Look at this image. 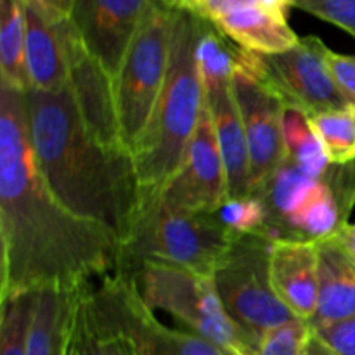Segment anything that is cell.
I'll return each mask as SVG.
<instances>
[{
	"label": "cell",
	"instance_id": "34",
	"mask_svg": "<svg viewBox=\"0 0 355 355\" xmlns=\"http://www.w3.org/2000/svg\"><path fill=\"white\" fill-rule=\"evenodd\" d=\"M333 238L355 260V224H350V222L343 224Z\"/></svg>",
	"mask_w": 355,
	"mask_h": 355
},
{
	"label": "cell",
	"instance_id": "1",
	"mask_svg": "<svg viewBox=\"0 0 355 355\" xmlns=\"http://www.w3.org/2000/svg\"><path fill=\"white\" fill-rule=\"evenodd\" d=\"M0 302L45 288L75 290L114 272L120 241L71 214L40 175L24 90L0 82Z\"/></svg>",
	"mask_w": 355,
	"mask_h": 355
},
{
	"label": "cell",
	"instance_id": "4",
	"mask_svg": "<svg viewBox=\"0 0 355 355\" xmlns=\"http://www.w3.org/2000/svg\"><path fill=\"white\" fill-rule=\"evenodd\" d=\"M232 238L234 234L215 214L173 210L155 191H142L130 229L120 241L114 272L125 274L153 260L211 276Z\"/></svg>",
	"mask_w": 355,
	"mask_h": 355
},
{
	"label": "cell",
	"instance_id": "8",
	"mask_svg": "<svg viewBox=\"0 0 355 355\" xmlns=\"http://www.w3.org/2000/svg\"><path fill=\"white\" fill-rule=\"evenodd\" d=\"M173 9L153 3L113 78L121 141L130 151L144 132L165 83L172 47Z\"/></svg>",
	"mask_w": 355,
	"mask_h": 355
},
{
	"label": "cell",
	"instance_id": "24",
	"mask_svg": "<svg viewBox=\"0 0 355 355\" xmlns=\"http://www.w3.org/2000/svg\"><path fill=\"white\" fill-rule=\"evenodd\" d=\"M37 293L0 302V355H26Z\"/></svg>",
	"mask_w": 355,
	"mask_h": 355
},
{
	"label": "cell",
	"instance_id": "3",
	"mask_svg": "<svg viewBox=\"0 0 355 355\" xmlns=\"http://www.w3.org/2000/svg\"><path fill=\"white\" fill-rule=\"evenodd\" d=\"M201 17L173 9L172 47L165 83L151 118L132 149L142 191H159L187 155L205 110V87L196 62Z\"/></svg>",
	"mask_w": 355,
	"mask_h": 355
},
{
	"label": "cell",
	"instance_id": "35",
	"mask_svg": "<svg viewBox=\"0 0 355 355\" xmlns=\"http://www.w3.org/2000/svg\"><path fill=\"white\" fill-rule=\"evenodd\" d=\"M307 355H338V354H336L333 349H329V347L319 338L318 333H314V338H312Z\"/></svg>",
	"mask_w": 355,
	"mask_h": 355
},
{
	"label": "cell",
	"instance_id": "5",
	"mask_svg": "<svg viewBox=\"0 0 355 355\" xmlns=\"http://www.w3.org/2000/svg\"><path fill=\"white\" fill-rule=\"evenodd\" d=\"M121 274V272H118ZM153 311H163L187 331L232 355H253V342L234 324L222 305L214 276L166 262L146 260L125 272Z\"/></svg>",
	"mask_w": 355,
	"mask_h": 355
},
{
	"label": "cell",
	"instance_id": "22",
	"mask_svg": "<svg viewBox=\"0 0 355 355\" xmlns=\"http://www.w3.org/2000/svg\"><path fill=\"white\" fill-rule=\"evenodd\" d=\"M283 135L286 159L314 179L322 180L331 163L326 155L322 141L312 125L311 114L300 107L284 106Z\"/></svg>",
	"mask_w": 355,
	"mask_h": 355
},
{
	"label": "cell",
	"instance_id": "6",
	"mask_svg": "<svg viewBox=\"0 0 355 355\" xmlns=\"http://www.w3.org/2000/svg\"><path fill=\"white\" fill-rule=\"evenodd\" d=\"M94 328L127 336L137 355H232L193 331L168 328L155 315L130 277L113 272L83 297Z\"/></svg>",
	"mask_w": 355,
	"mask_h": 355
},
{
	"label": "cell",
	"instance_id": "13",
	"mask_svg": "<svg viewBox=\"0 0 355 355\" xmlns=\"http://www.w3.org/2000/svg\"><path fill=\"white\" fill-rule=\"evenodd\" d=\"M68 89L94 137L106 148L128 151L118 127L113 78L87 51L71 23L68 37Z\"/></svg>",
	"mask_w": 355,
	"mask_h": 355
},
{
	"label": "cell",
	"instance_id": "7",
	"mask_svg": "<svg viewBox=\"0 0 355 355\" xmlns=\"http://www.w3.org/2000/svg\"><path fill=\"white\" fill-rule=\"evenodd\" d=\"M272 241L267 234H234L211 274L225 312L252 340L253 349L263 333L297 319L270 283Z\"/></svg>",
	"mask_w": 355,
	"mask_h": 355
},
{
	"label": "cell",
	"instance_id": "14",
	"mask_svg": "<svg viewBox=\"0 0 355 355\" xmlns=\"http://www.w3.org/2000/svg\"><path fill=\"white\" fill-rule=\"evenodd\" d=\"M270 283L277 298L297 319L311 321L319 305V248L305 239H274Z\"/></svg>",
	"mask_w": 355,
	"mask_h": 355
},
{
	"label": "cell",
	"instance_id": "21",
	"mask_svg": "<svg viewBox=\"0 0 355 355\" xmlns=\"http://www.w3.org/2000/svg\"><path fill=\"white\" fill-rule=\"evenodd\" d=\"M0 82L30 90L24 0H0Z\"/></svg>",
	"mask_w": 355,
	"mask_h": 355
},
{
	"label": "cell",
	"instance_id": "15",
	"mask_svg": "<svg viewBox=\"0 0 355 355\" xmlns=\"http://www.w3.org/2000/svg\"><path fill=\"white\" fill-rule=\"evenodd\" d=\"M205 103L224 159L229 198L248 196L252 194V166L245 128L232 92V80L205 87Z\"/></svg>",
	"mask_w": 355,
	"mask_h": 355
},
{
	"label": "cell",
	"instance_id": "9",
	"mask_svg": "<svg viewBox=\"0 0 355 355\" xmlns=\"http://www.w3.org/2000/svg\"><path fill=\"white\" fill-rule=\"evenodd\" d=\"M328 55L324 42L311 35L279 54L262 55L241 49L239 64L274 90L284 106L315 114L347 107L329 71Z\"/></svg>",
	"mask_w": 355,
	"mask_h": 355
},
{
	"label": "cell",
	"instance_id": "32",
	"mask_svg": "<svg viewBox=\"0 0 355 355\" xmlns=\"http://www.w3.org/2000/svg\"><path fill=\"white\" fill-rule=\"evenodd\" d=\"M314 331L338 355H355V318L314 329Z\"/></svg>",
	"mask_w": 355,
	"mask_h": 355
},
{
	"label": "cell",
	"instance_id": "31",
	"mask_svg": "<svg viewBox=\"0 0 355 355\" xmlns=\"http://www.w3.org/2000/svg\"><path fill=\"white\" fill-rule=\"evenodd\" d=\"M253 6H269L272 9L279 10L274 6L272 0H193L191 12L198 14V16L210 21V23H215V21L227 16V14ZM279 12H283V10H279Z\"/></svg>",
	"mask_w": 355,
	"mask_h": 355
},
{
	"label": "cell",
	"instance_id": "10",
	"mask_svg": "<svg viewBox=\"0 0 355 355\" xmlns=\"http://www.w3.org/2000/svg\"><path fill=\"white\" fill-rule=\"evenodd\" d=\"M232 92L245 128L252 166V194H255L286 159L283 135L284 103L241 64H238L232 76Z\"/></svg>",
	"mask_w": 355,
	"mask_h": 355
},
{
	"label": "cell",
	"instance_id": "16",
	"mask_svg": "<svg viewBox=\"0 0 355 355\" xmlns=\"http://www.w3.org/2000/svg\"><path fill=\"white\" fill-rule=\"evenodd\" d=\"M69 19L52 21L26 6V68L30 89L58 92L68 87Z\"/></svg>",
	"mask_w": 355,
	"mask_h": 355
},
{
	"label": "cell",
	"instance_id": "25",
	"mask_svg": "<svg viewBox=\"0 0 355 355\" xmlns=\"http://www.w3.org/2000/svg\"><path fill=\"white\" fill-rule=\"evenodd\" d=\"M217 218L232 234H267L270 236L269 211L262 198L255 194L229 198L217 211Z\"/></svg>",
	"mask_w": 355,
	"mask_h": 355
},
{
	"label": "cell",
	"instance_id": "18",
	"mask_svg": "<svg viewBox=\"0 0 355 355\" xmlns=\"http://www.w3.org/2000/svg\"><path fill=\"white\" fill-rule=\"evenodd\" d=\"M319 305L311 319L314 329L355 318V260L335 238L318 243Z\"/></svg>",
	"mask_w": 355,
	"mask_h": 355
},
{
	"label": "cell",
	"instance_id": "37",
	"mask_svg": "<svg viewBox=\"0 0 355 355\" xmlns=\"http://www.w3.org/2000/svg\"><path fill=\"white\" fill-rule=\"evenodd\" d=\"M75 329H76V328H75ZM66 355H80V354H78V349H76V345H75V336H73L71 347H69L68 354H66Z\"/></svg>",
	"mask_w": 355,
	"mask_h": 355
},
{
	"label": "cell",
	"instance_id": "27",
	"mask_svg": "<svg viewBox=\"0 0 355 355\" xmlns=\"http://www.w3.org/2000/svg\"><path fill=\"white\" fill-rule=\"evenodd\" d=\"M75 345L80 355H137L127 336L120 333L101 331L87 321L83 314V298L80 305L78 321H76Z\"/></svg>",
	"mask_w": 355,
	"mask_h": 355
},
{
	"label": "cell",
	"instance_id": "12",
	"mask_svg": "<svg viewBox=\"0 0 355 355\" xmlns=\"http://www.w3.org/2000/svg\"><path fill=\"white\" fill-rule=\"evenodd\" d=\"M158 2L163 0H73L69 23L87 51L114 78L146 12Z\"/></svg>",
	"mask_w": 355,
	"mask_h": 355
},
{
	"label": "cell",
	"instance_id": "17",
	"mask_svg": "<svg viewBox=\"0 0 355 355\" xmlns=\"http://www.w3.org/2000/svg\"><path fill=\"white\" fill-rule=\"evenodd\" d=\"M90 284L75 290L45 288L37 293L26 355H66L75 336L80 305Z\"/></svg>",
	"mask_w": 355,
	"mask_h": 355
},
{
	"label": "cell",
	"instance_id": "28",
	"mask_svg": "<svg viewBox=\"0 0 355 355\" xmlns=\"http://www.w3.org/2000/svg\"><path fill=\"white\" fill-rule=\"evenodd\" d=\"M295 9L342 28L355 38V0H291Z\"/></svg>",
	"mask_w": 355,
	"mask_h": 355
},
{
	"label": "cell",
	"instance_id": "30",
	"mask_svg": "<svg viewBox=\"0 0 355 355\" xmlns=\"http://www.w3.org/2000/svg\"><path fill=\"white\" fill-rule=\"evenodd\" d=\"M329 71L347 106L355 107V55L329 51Z\"/></svg>",
	"mask_w": 355,
	"mask_h": 355
},
{
	"label": "cell",
	"instance_id": "2",
	"mask_svg": "<svg viewBox=\"0 0 355 355\" xmlns=\"http://www.w3.org/2000/svg\"><path fill=\"white\" fill-rule=\"evenodd\" d=\"M24 99L31 151L49 189L71 214L110 229L121 241L142 194L130 153L94 137L68 87L30 89Z\"/></svg>",
	"mask_w": 355,
	"mask_h": 355
},
{
	"label": "cell",
	"instance_id": "19",
	"mask_svg": "<svg viewBox=\"0 0 355 355\" xmlns=\"http://www.w3.org/2000/svg\"><path fill=\"white\" fill-rule=\"evenodd\" d=\"M215 26L243 51L272 55L295 47L300 40L288 24L286 14L269 6H253L217 19Z\"/></svg>",
	"mask_w": 355,
	"mask_h": 355
},
{
	"label": "cell",
	"instance_id": "26",
	"mask_svg": "<svg viewBox=\"0 0 355 355\" xmlns=\"http://www.w3.org/2000/svg\"><path fill=\"white\" fill-rule=\"evenodd\" d=\"M314 333L311 322L293 319L263 333L253 355H307Z\"/></svg>",
	"mask_w": 355,
	"mask_h": 355
},
{
	"label": "cell",
	"instance_id": "20",
	"mask_svg": "<svg viewBox=\"0 0 355 355\" xmlns=\"http://www.w3.org/2000/svg\"><path fill=\"white\" fill-rule=\"evenodd\" d=\"M347 222L336 194L328 182L318 180L286 218L281 239L324 241L333 238Z\"/></svg>",
	"mask_w": 355,
	"mask_h": 355
},
{
	"label": "cell",
	"instance_id": "23",
	"mask_svg": "<svg viewBox=\"0 0 355 355\" xmlns=\"http://www.w3.org/2000/svg\"><path fill=\"white\" fill-rule=\"evenodd\" d=\"M311 121L331 165L342 166L355 162V107L311 114Z\"/></svg>",
	"mask_w": 355,
	"mask_h": 355
},
{
	"label": "cell",
	"instance_id": "36",
	"mask_svg": "<svg viewBox=\"0 0 355 355\" xmlns=\"http://www.w3.org/2000/svg\"><path fill=\"white\" fill-rule=\"evenodd\" d=\"M165 6H168L170 9H184L191 10V6H193V0H163Z\"/></svg>",
	"mask_w": 355,
	"mask_h": 355
},
{
	"label": "cell",
	"instance_id": "11",
	"mask_svg": "<svg viewBox=\"0 0 355 355\" xmlns=\"http://www.w3.org/2000/svg\"><path fill=\"white\" fill-rule=\"evenodd\" d=\"M155 193L168 208L194 214H215L229 200L227 173L207 103L184 163Z\"/></svg>",
	"mask_w": 355,
	"mask_h": 355
},
{
	"label": "cell",
	"instance_id": "33",
	"mask_svg": "<svg viewBox=\"0 0 355 355\" xmlns=\"http://www.w3.org/2000/svg\"><path fill=\"white\" fill-rule=\"evenodd\" d=\"M24 3L52 21L69 19L73 9V0H24Z\"/></svg>",
	"mask_w": 355,
	"mask_h": 355
},
{
	"label": "cell",
	"instance_id": "29",
	"mask_svg": "<svg viewBox=\"0 0 355 355\" xmlns=\"http://www.w3.org/2000/svg\"><path fill=\"white\" fill-rule=\"evenodd\" d=\"M324 182L331 187L333 193L336 194L340 207H342L343 215L349 220L355 207V162L349 165H331L322 177Z\"/></svg>",
	"mask_w": 355,
	"mask_h": 355
}]
</instances>
